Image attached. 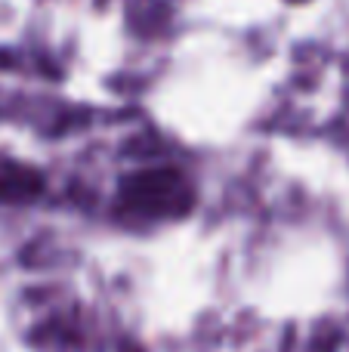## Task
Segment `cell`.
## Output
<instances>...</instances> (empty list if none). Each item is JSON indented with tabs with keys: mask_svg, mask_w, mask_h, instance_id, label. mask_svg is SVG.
Instances as JSON below:
<instances>
[{
	"mask_svg": "<svg viewBox=\"0 0 349 352\" xmlns=\"http://www.w3.org/2000/svg\"><path fill=\"white\" fill-rule=\"evenodd\" d=\"M124 204L130 213L139 217H164L179 210V198H189V188L179 182V173L173 170H146L136 173L124 188Z\"/></svg>",
	"mask_w": 349,
	"mask_h": 352,
	"instance_id": "cell-1",
	"label": "cell"
}]
</instances>
